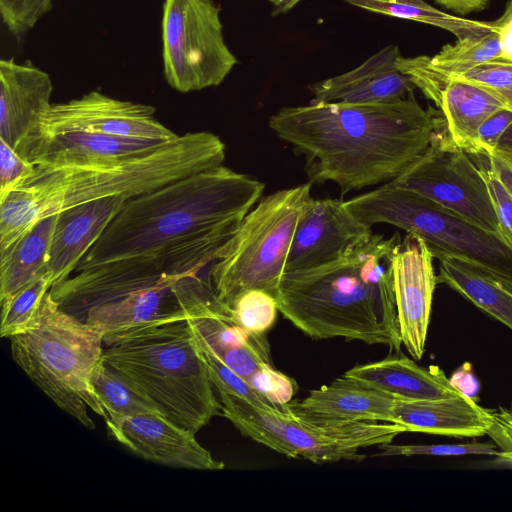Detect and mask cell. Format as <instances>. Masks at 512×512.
I'll return each mask as SVG.
<instances>
[{
  "mask_svg": "<svg viewBox=\"0 0 512 512\" xmlns=\"http://www.w3.org/2000/svg\"><path fill=\"white\" fill-rule=\"evenodd\" d=\"M264 184L223 164L128 199L73 272L50 288L84 322L92 307L214 262Z\"/></svg>",
  "mask_w": 512,
  "mask_h": 512,
  "instance_id": "cell-1",
  "label": "cell"
},
{
  "mask_svg": "<svg viewBox=\"0 0 512 512\" xmlns=\"http://www.w3.org/2000/svg\"><path fill=\"white\" fill-rule=\"evenodd\" d=\"M268 125L305 156L311 182L332 181L345 193L398 177L446 123L410 93L384 103L285 107Z\"/></svg>",
  "mask_w": 512,
  "mask_h": 512,
  "instance_id": "cell-2",
  "label": "cell"
},
{
  "mask_svg": "<svg viewBox=\"0 0 512 512\" xmlns=\"http://www.w3.org/2000/svg\"><path fill=\"white\" fill-rule=\"evenodd\" d=\"M399 234L371 237L328 264L284 273L279 312L308 337L344 338L401 351L391 256Z\"/></svg>",
  "mask_w": 512,
  "mask_h": 512,
  "instance_id": "cell-3",
  "label": "cell"
},
{
  "mask_svg": "<svg viewBox=\"0 0 512 512\" xmlns=\"http://www.w3.org/2000/svg\"><path fill=\"white\" fill-rule=\"evenodd\" d=\"M224 160L225 144L218 136L188 132L153 151L124 159L82 166H35L10 191L18 192L38 222L102 198L128 200L222 165Z\"/></svg>",
  "mask_w": 512,
  "mask_h": 512,
  "instance_id": "cell-4",
  "label": "cell"
},
{
  "mask_svg": "<svg viewBox=\"0 0 512 512\" xmlns=\"http://www.w3.org/2000/svg\"><path fill=\"white\" fill-rule=\"evenodd\" d=\"M102 359L162 416L196 434L222 414L186 318L103 336Z\"/></svg>",
  "mask_w": 512,
  "mask_h": 512,
  "instance_id": "cell-5",
  "label": "cell"
},
{
  "mask_svg": "<svg viewBox=\"0 0 512 512\" xmlns=\"http://www.w3.org/2000/svg\"><path fill=\"white\" fill-rule=\"evenodd\" d=\"M14 362L60 409L95 429L88 408L107 419L92 386L103 355V334L63 311L50 291L30 325L8 338Z\"/></svg>",
  "mask_w": 512,
  "mask_h": 512,
  "instance_id": "cell-6",
  "label": "cell"
},
{
  "mask_svg": "<svg viewBox=\"0 0 512 512\" xmlns=\"http://www.w3.org/2000/svg\"><path fill=\"white\" fill-rule=\"evenodd\" d=\"M311 182L279 190L249 211L234 236L222 247L209 282L228 306L250 289L276 298L298 222L311 201Z\"/></svg>",
  "mask_w": 512,
  "mask_h": 512,
  "instance_id": "cell-7",
  "label": "cell"
},
{
  "mask_svg": "<svg viewBox=\"0 0 512 512\" xmlns=\"http://www.w3.org/2000/svg\"><path fill=\"white\" fill-rule=\"evenodd\" d=\"M345 206L367 226L394 225L423 239L432 253L465 257L512 277V247L504 240L412 190L386 183Z\"/></svg>",
  "mask_w": 512,
  "mask_h": 512,
  "instance_id": "cell-8",
  "label": "cell"
},
{
  "mask_svg": "<svg viewBox=\"0 0 512 512\" xmlns=\"http://www.w3.org/2000/svg\"><path fill=\"white\" fill-rule=\"evenodd\" d=\"M222 415L255 442L285 455L315 463L362 461V448L391 443L404 432L399 424L378 421H315L267 410L219 393Z\"/></svg>",
  "mask_w": 512,
  "mask_h": 512,
  "instance_id": "cell-9",
  "label": "cell"
},
{
  "mask_svg": "<svg viewBox=\"0 0 512 512\" xmlns=\"http://www.w3.org/2000/svg\"><path fill=\"white\" fill-rule=\"evenodd\" d=\"M162 40L166 81L182 93L220 85L237 64L212 0H164Z\"/></svg>",
  "mask_w": 512,
  "mask_h": 512,
  "instance_id": "cell-10",
  "label": "cell"
},
{
  "mask_svg": "<svg viewBox=\"0 0 512 512\" xmlns=\"http://www.w3.org/2000/svg\"><path fill=\"white\" fill-rule=\"evenodd\" d=\"M388 183L419 193L502 239L480 168L453 142L446 126L404 172Z\"/></svg>",
  "mask_w": 512,
  "mask_h": 512,
  "instance_id": "cell-11",
  "label": "cell"
},
{
  "mask_svg": "<svg viewBox=\"0 0 512 512\" xmlns=\"http://www.w3.org/2000/svg\"><path fill=\"white\" fill-rule=\"evenodd\" d=\"M154 114L153 106L91 91L80 98L52 104L33 131H82L158 141L177 138L178 135L157 121Z\"/></svg>",
  "mask_w": 512,
  "mask_h": 512,
  "instance_id": "cell-12",
  "label": "cell"
},
{
  "mask_svg": "<svg viewBox=\"0 0 512 512\" xmlns=\"http://www.w3.org/2000/svg\"><path fill=\"white\" fill-rule=\"evenodd\" d=\"M190 292L186 316L195 340L240 376L247 378L271 364L264 335L252 334L238 325L209 283L199 278Z\"/></svg>",
  "mask_w": 512,
  "mask_h": 512,
  "instance_id": "cell-13",
  "label": "cell"
},
{
  "mask_svg": "<svg viewBox=\"0 0 512 512\" xmlns=\"http://www.w3.org/2000/svg\"><path fill=\"white\" fill-rule=\"evenodd\" d=\"M433 254L423 239L407 233L391 256L392 285L402 344L420 360L430 322L437 275Z\"/></svg>",
  "mask_w": 512,
  "mask_h": 512,
  "instance_id": "cell-14",
  "label": "cell"
},
{
  "mask_svg": "<svg viewBox=\"0 0 512 512\" xmlns=\"http://www.w3.org/2000/svg\"><path fill=\"white\" fill-rule=\"evenodd\" d=\"M338 199H311L304 210L287 257L284 273L333 262L372 235Z\"/></svg>",
  "mask_w": 512,
  "mask_h": 512,
  "instance_id": "cell-15",
  "label": "cell"
},
{
  "mask_svg": "<svg viewBox=\"0 0 512 512\" xmlns=\"http://www.w3.org/2000/svg\"><path fill=\"white\" fill-rule=\"evenodd\" d=\"M105 422L111 437L146 460L194 470L225 467L200 445L195 433L160 414H139Z\"/></svg>",
  "mask_w": 512,
  "mask_h": 512,
  "instance_id": "cell-16",
  "label": "cell"
},
{
  "mask_svg": "<svg viewBox=\"0 0 512 512\" xmlns=\"http://www.w3.org/2000/svg\"><path fill=\"white\" fill-rule=\"evenodd\" d=\"M165 142L82 131H33L15 150L34 166H82L144 154Z\"/></svg>",
  "mask_w": 512,
  "mask_h": 512,
  "instance_id": "cell-17",
  "label": "cell"
},
{
  "mask_svg": "<svg viewBox=\"0 0 512 512\" xmlns=\"http://www.w3.org/2000/svg\"><path fill=\"white\" fill-rule=\"evenodd\" d=\"M400 56L398 47L390 45L355 69L316 83L312 102L373 104L407 97L416 86L398 69Z\"/></svg>",
  "mask_w": 512,
  "mask_h": 512,
  "instance_id": "cell-18",
  "label": "cell"
},
{
  "mask_svg": "<svg viewBox=\"0 0 512 512\" xmlns=\"http://www.w3.org/2000/svg\"><path fill=\"white\" fill-rule=\"evenodd\" d=\"M48 73L32 62L0 61V139L13 149L41 122L52 106Z\"/></svg>",
  "mask_w": 512,
  "mask_h": 512,
  "instance_id": "cell-19",
  "label": "cell"
},
{
  "mask_svg": "<svg viewBox=\"0 0 512 512\" xmlns=\"http://www.w3.org/2000/svg\"><path fill=\"white\" fill-rule=\"evenodd\" d=\"M195 276L167 279L117 302L92 307L84 322L104 336L147 324L186 318L187 300Z\"/></svg>",
  "mask_w": 512,
  "mask_h": 512,
  "instance_id": "cell-20",
  "label": "cell"
},
{
  "mask_svg": "<svg viewBox=\"0 0 512 512\" xmlns=\"http://www.w3.org/2000/svg\"><path fill=\"white\" fill-rule=\"evenodd\" d=\"M396 398L342 375L310 391L289 407L303 419L315 421H383L392 423Z\"/></svg>",
  "mask_w": 512,
  "mask_h": 512,
  "instance_id": "cell-21",
  "label": "cell"
},
{
  "mask_svg": "<svg viewBox=\"0 0 512 512\" xmlns=\"http://www.w3.org/2000/svg\"><path fill=\"white\" fill-rule=\"evenodd\" d=\"M125 201L121 197H107L57 213L48 258L54 283L73 272Z\"/></svg>",
  "mask_w": 512,
  "mask_h": 512,
  "instance_id": "cell-22",
  "label": "cell"
},
{
  "mask_svg": "<svg viewBox=\"0 0 512 512\" xmlns=\"http://www.w3.org/2000/svg\"><path fill=\"white\" fill-rule=\"evenodd\" d=\"M392 423L404 426L408 432L478 437L486 435L492 417L489 409L466 394L422 400L396 398Z\"/></svg>",
  "mask_w": 512,
  "mask_h": 512,
  "instance_id": "cell-23",
  "label": "cell"
},
{
  "mask_svg": "<svg viewBox=\"0 0 512 512\" xmlns=\"http://www.w3.org/2000/svg\"><path fill=\"white\" fill-rule=\"evenodd\" d=\"M344 376L398 399L422 400L461 396L436 366L424 368L404 355L356 365Z\"/></svg>",
  "mask_w": 512,
  "mask_h": 512,
  "instance_id": "cell-24",
  "label": "cell"
},
{
  "mask_svg": "<svg viewBox=\"0 0 512 512\" xmlns=\"http://www.w3.org/2000/svg\"><path fill=\"white\" fill-rule=\"evenodd\" d=\"M444 283L512 331V277L468 258L433 252Z\"/></svg>",
  "mask_w": 512,
  "mask_h": 512,
  "instance_id": "cell-25",
  "label": "cell"
},
{
  "mask_svg": "<svg viewBox=\"0 0 512 512\" xmlns=\"http://www.w3.org/2000/svg\"><path fill=\"white\" fill-rule=\"evenodd\" d=\"M437 106L453 142L469 154L474 153L477 131L495 112L510 108L497 92L458 80L445 81Z\"/></svg>",
  "mask_w": 512,
  "mask_h": 512,
  "instance_id": "cell-26",
  "label": "cell"
},
{
  "mask_svg": "<svg viewBox=\"0 0 512 512\" xmlns=\"http://www.w3.org/2000/svg\"><path fill=\"white\" fill-rule=\"evenodd\" d=\"M57 214L40 219L0 259V302L2 303L48 269L49 250Z\"/></svg>",
  "mask_w": 512,
  "mask_h": 512,
  "instance_id": "cell-27",
  "label": "cell"
},
{
  "mask_svg": "<svg viewBox=\"0 0 512 512\" xmlns=\"http://www.w3.org/2000/svg\"><path fill=\"white\" fill-rule=\"evenodd\" d=\"M346 3L381 15L416 21L454 34L457 39L479 36L495 28L493 22L466 19L443 12L424 0H343Z\"/></svg>",
  "mask_w": 512,
  "mask_h": 512,
  "instance_id": "cell-28",
  "label": "cell"
},
{
  "mask_svg": "<svg viewBox=\"0 0 512 512\" xmlns=\"http://www.w3.org/2000/svg\"><path fill=\"white\" fill-rule=\"evenodd\" d=\"M92 386L107 413L105 421H118L139 414H160L150 401L137 393L103 359L93 372Z\"/></svg>",
  "mask_w": 512,
  "mask_h": 512,
  "instance_id": "cell-29",
  "label": "cell"
},
{
  "mask_svg": "<svg viewBox=\"0 0 512 512\" xmlns=\"http://www.w3.org/2000/svg\"><path fill=\"white\" fill-rule=\"evenodd\" d=\"M53 283L52 274L47 270L1 303L2 338H9L22 332L30 325L43 297Z\"/></svg>",
  "mask_w": 512,
  "mask_h": 512,
  "instance_id": "cell-30",
  "label": "cell"
},
{
  "mask_svg": "<svg viewBox=\"0 0 512 512\" xmlns=\"http://www.w3.org/2000/svg\"><path fill=\"white\" fill-rule=\"evenodd\" d=\"M226 307L238 325L258 335H264L273 326L279 312L276 298L260 289L241 293Z\"/></svg>",
  "mask_w": 512,
  "mask_h": 512,
  "instance_id": "cell-31",
  "label": "cell"
},
{
  "mask_svg": "<svg viewBox=\"0 0 512 512\" xmlns=\"http://www.w3.org/2000/svg\"><path fill=\"white\" fill-rule=\"evenodd\" d=\"M196 344L207 367L210 379L218 393L244 399L262 409L282 412L278 406L257 391L245 378L223 363L209 349L200 345L197 341Z\"/></svg>",
  "mask_w": 512,
  "mask_h": 512,
  "instance_id": "cell-32",
  "label": "cell"
},
{
  "mask_svg": "<svg viewBox=\"0 0 512 512\" xmlns=\"http://www.w3.org/2000/svg\"><path fill=\"white\" fill-rule=\"evenodd\" d=\"M381 451L376 456H465L487 455L495 457L498 449L490 442H468L460 444H418L394 445L386 443L379 445Z\"/></svg>",
  "mask_w": 512,
  "mask_h": 512,
  "instance_id": "cell-33",
  "label": "cell"
},
{
  "mask_svg": "<svg viewBox=\"0 0 512 512\" xmlns=\"http://www.w3.org/2000/svg\"><path fill=\"white\" fill-rule=\"evenodd\" d=\"M247 381L283 413H293L289 403L298 391L296 381L273 368L272 364L262 366Z\"/></svg>",
  "mask_w": 512,
  "mask_h": 512,
  "instance_id": "cell-34",
  "label": "cell"
},
{
  "mask_svg": "<svg viewBox=\"0 0 512 512\" xmlns=\"http://www.w3.org/2000/svg\"><path fill=\"white\" fill-rule=\"evenodd\" d=\"M447 80L463 81L495 92L509 90L512 89V62L495 59L447 76L442 79L441 91Z\"/></svg>",
  "mask_w": 512,
  "mask_h": 512,
  "instance_id": "cell-35",
  "label": "cell"
},
{
  "mask_svg": "<svg viewBox=\"0 0 512 512\" xmlns=\"http://www.w3.org/2000/svg\"><path fill=\"white\" fill-rule=\"evenodd\" d=\"M53 7V0H0L2 20L14 36L28 32Z\"/></svg>",
  "mask_w": 512,
  "mask_h": 512,
  "instance_id": "cell-36",
  "label": "cell"
},
{
  "mask_svg": "<svg viewBox=\"0 0 512 512\" xmlns=\"http://www.w3.org/2000/svg\"><path fill=\"white\" fill-rule=\"evenodd\" d=\"M479 168L490 192L502 239L512 247V196L488 163Z\"/></svg>",
  "mask_w": 512,
  "mask_h": 512,
  "instance_id": "cell-37",
  "label": "cell"
},
{
  "mask_svg": "<svg viewBox=\"0 0 512 512\" xmlns=\"http://www.w3.org/2000/svg\"><path fill=\"white\" fill-rule=\"evenodd\" d=\"M492 423L486 433L498 449L494 463L503 467H512V410L499 406L489 409Z\"/></svg>",
  "mask_w": 512,
  "mask_h": 512,
  "instance_id": "cell-38",
  "label": "cell"
},
{
  "mask_svg": "<svg viewBox=\"0 0 512 512\" xmlns=\"http://www.w3.org/2000/svg\"><path fill=\"white\" fill-rule=\"evenodd\" d=\"M512 125V109H501L492 114L477 131L472 155L488 156L494 153L500 139Z\"/></svg>",
  "mask_w": 512,
  "mask_h": 512,
  "instance_id": "cell-39",
  "label": "cell"
},
{
  "mask_svg": "<svg viewBox=\"0 0 512 512\" xmlns=\"http://www.w3.org/2000/svg\"><path fill=\"white\" fill-rule=\"evenodd\" d=\"M34 167L0 139V197L29 175Z\"/></svg>",
  "mask_w": 512,
  "mask_h": 512,
  "instance_id": "cell-40",
  "label": "cell"
},
{
  "mask_svg": "<svg viewBox=\"0 0 512 512\" xmlns=\"http://www.w3.org/2000/svg\"><path fill=\"white\" fill-rule=\"evenodd\" d=\"M494 23L499 33L501 45L499 59L512 62V0L507 4L504 14Z\"/></svg>",
  "mask_w": 512,
  "mask_h": 512,
  "instance_id": "cell-41",
  "label": "cell"
},
{
  "mask_svg": "<svg viewBox=\"0 0 512 512\" xmlns=\"http://www.w3.org/2000/svg\"><path fill=\"white\" fill-rule=\"evenodd\" d=\"M486 161L512 196V163L496 153L486 156Z\"/></svg>",
  "mask_w": 512,
  "mask_h": 512,
  "instance_id": "cell-42",
  "label": "cell"
},
{
  "mask_svg": "<svg viewBox=\"0 0 512 512\" xmlns=\"http://www.w3.org/2000/svg\"><path fill=\"white\" fill-rule=\"evenodd\" d=\"M489 0H436L442 6L460 14L483 9Z\"/></svg>",
  "mask_w": 512,
  "mask_h": 512,
  "instance_id": "cell-43",
  "label": "cell"
},
{
  "mask_svg": "<svg viewBox=\"0 0 512 512\" xmlns=\"http://www.w3.org/2000/svg\"><path fill=\"white\" fill-rule=\"evenodd\" d=\"M494 153L512 163V125L507 129V131L500 139Z\"/></svg>",
  "mask_w": 512,
  "mask_h": 512,
  "instance_id": "cell-44",
  "label": "cell"
},
{
  "mask_svg": "<svg viewBox=\"0 0 512 512\" xmlns=\"http://www.w3.org/2000/svg\"><path fill=\"white\" fill-rule=\"evenodd\" d=\"M273 5V15L286 13L291 10L301 0H268Z\"/></svg>",
  "mask_w": 512,
  "mask_h": 512,
  "instance_id": "cell-45",
  "label": "cell"
},
{
  "mask_svg": "<svg viewBox=\"0 0 512 512\" xmlns=\"http://www.w3.org/2000/svg\"><path fill=\"white\" fill-rule=\"evenodd\" d=\"M499 93L508 103V105L512 108V89L504 90Z\"/></svg>",
  "mask_w": 512,
  "mask_h": 512,
  "instance_id": "cell-46",
  "label": "cell"
},
{
  "mask_svg": "<svg viewBox=\"0 0 512 512\" xmlns=\"http://www.w3.org/2000/svg\"><path fill=\"white\" fill-rule=\"evenodd\" d=\"M509 408H510V409L512 410V401H511V403H510V406H509Z\"/></svg>",
  "mask_w": 512,
  "mask_h": 512,
  "instance_id": "cell-47",
  "label": "cell"
}]
</instances>
